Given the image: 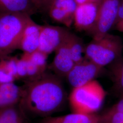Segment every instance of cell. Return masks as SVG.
Returning a JSON list of instances; mask_svg holds the SVG:
<instances>
[{
  "instance_id": "5",
  "label": "cell",
  "mask_w": 123,
  "mask_h": 123,
  "mask_svg": "<svg viewBox=\"0 0 123 123\" xmlns=\"http://www.w3.org/2000/svg\"><path fill=\"white\" fill-rule=\"evenodd\" d=\"M120 0H101L96 26L91 33L93 39H100L113 29L117 20Z\"/></svg>"
},
{
  "instance_id": "15",
  "label": "cell",
  "mask_w": 123,
  "mask_h": 123,
  "mask_svg": "<svg viewBox=\"0 0 123 123\" xmlns=\"http://www.w3.org/2000/svg\"><path fill=\"white\" fill-rule=\"evenodd\" d=\"M19 103L0 108V123H29Z\"/></svg>"
},
{
  "instance_id": "17",
  "label": "cell",
  "mask_w": 123,
  "mask_h": 123,
  "mask_svg": "<svg viewBox=\"0 0 123 123\" xmlns=\"http://www.w3.org/2000/svg\"><path fill=\"white\" fill-rule=\"evenodd\" d=\"M68 47L75 63L81 61L84 59L85 45L83 39L71 31L67 39Z\"/></svg>"
},
{
  "instance_id": "10",
  "label": "cell",
  "mask_w": 123,
  "mask_h": 123,
  "mask_svg": "<svg viewBox=\"0 0 123 123\" xmlns=\"http://www.w3.org/2000/svg\"><path fill=\"white\" fill-rule=\"evenodd\" d=\"M67 39L55 52L53 62L49 66L54 74L60 78H66L75 64L68 47Z\"/></svg>"
},
{
  "instance_id": "8",
  "label": "cell",
  "mask_w": 123,
  "mask_h": 123,
  "mask_svg": "<svg viewBox=\"0 0 123 123\" xmlns=\"http://www.w3.org/2000/svg\"><path fill=\"white\" fill-rule=\"evenodd\" d=\"M100 3H90L78 5L74 14L76 29L91 34L96 24Z\"/></svg>"
},
{
  "instance_id": "6",
  "label": "cell",
  "mask_w": 123,
  "mask_h": 123,
  "mask_svg": "<svg viewBox=\"0 0 123 123\" xmlns=\"http://www.w3.org/2000/svg\"><path fill=\"white\" fill-rule=\"evenodd\" d=\"M70 32L66 27L42 25L38 50L48 55L55 52L65 42Z\"/></svg>"
},
{
  "instance_id": "11",
  "label": "cell",
  "mask_w": 123,
  "mask_h": 123,
  "mask_svg": "<svg viewBox=\"0 0 123 123\" xmlns=\"http://www.w3.org/2000/svg\"><path fill=\"white\" fill-rule=\"evenodd\" d=\"M41 26L31 18L23 31L18 49L25 53H31L37 50Z\"/></svg>"
},
{
  "instance_id": "9",
  "label": "cell",
  "mask_w": 123,
  "mask_h": 123,
  "mask_svg": "<svg viewBox=\"0 0 123 123\" xmlns=\"http://www.w3.org/2000/svg\"><path fill=\"white\" fill-rule=\"evenodd\" d=\"M77 6L75 0H55L48 14L54 22L69 27L74 23Z\"/></svg>"
},
{
  "instance_id": "13",
  "label": "cell",
  "mask_w": 123,
  "mask_h": 123,
  "mask_svg": "<svg viewBox=\"0 0 123 123\" xmlns=\"http://www.w3.org/2000/svg\"><path fill=\"white\" fill-rule=\"evenodd\" d=\"M40 123H101L100 116L95 114H82L74 113L61 116H49Z\"/></svg>"
},
{
  "instance_id": "12",
  "label": "cell",
  "mask_w": 123,
  "mask_h": 123,
  "mask_svg": "<svg viewBox=\"0 0 123 123\" xmlns=\"http://www.w3.org/2000/svg\"><path fill=\"white\" fill-rule=\"evenodd\" d=\"M38 12L34 0H0V15L24 13L31 16Z\"/></svg>"
},
{
  "instance_id": "3",
  "label": "cell",
  "mask_w": 123,
  "mask_h": 123,
  "mask_svg": "<svg viewBox=\"0 0 123 123\" xmlns=\"http://www.w3.org/2000/svg\"><path fill=\"white\" fill-rule=\"evenodd\" d=\"M105 96V90L95 79L74 88L69 101L74 113L93 114L100 109Z\"/></svg>"
},
{
  "instance_id": "22",
  "label": "cell",
  "mask_w": 123,
  "mask_h": 123,
  "mask_svg": "<svg viewBox=\"0 0 123 123\" xmlns=\"http://www.w3.org/2000/svg\"><path fill=\"white\" fill-rule=\"evenodd\" d=\"M78 5L90 3H100L101 0H75Z\"/></svg>"
},
{
  "instance_id": "2",
  "label": "cell",
  "mask_w": 123,
  "mask_h": 123,
  "mask_svg": "<svg viewBox=\"0 0 123 123\" xmlns=\"http://www.w3.org/2000/svg\"><path fill=\"white\" fill-rule=\"evenodd\" d=\"M31 18L24 13L0 15V59L18 49L23 31Z\"/></svg>"
},
{
  "instance_id": "1",
  "label": "cell",
  "mask_w": 123,
  "mask_h": 123,
  "mask_svg": "<svg viewBox=\"0 0 123 123\" xmlns=\"http://www.w3.org/2000/svg\"><path fill=\"white\" fill-rule=\"evenodd\" d=\"M19 105L28 117L50 116L60 110L66 98L61 78L47 72L36 79L24 82Z\"/></svg>"
},
{
  "instance_id": "23",
  "label": "cell",
  "mask_w": 123,
  "mask_h": 123,
  "mask_svg": "<svg viewBox=\"0 0 123 123\" xmlns=\"http://www.w3.org/2000/svg\"><path fill=\"white\" fill-rule=\"evenodd\" d=\"M114 28L117 31L123 32V20L120 21L119 22L116 23L113 29Z\"/></svg>"
},
{
  "instance_id": "14",
  "label": "cell",
  "mask_w": 123,
  "mask_h": 123,
  "mask_svg": "<svg viewBox=\"0 0 123 123\" xmlns=\"http://www.w3.org/2000/svg\"><path fill=\"white\" fill-rule=\"evenodd\" d=\"M22 86L14 82L0 84V108L19 104L22 96Z\"/></svg>"
},
{
  "instance_id": "4",
  "label": "cell",
  "mask_w": 123,
  "mask_h": 123,
  "mask_svg": "<svg viewBox=\"0 0 123 123\" xmlns=\"http://www.w3.org/2000/svg\"><path fill=\"white\" fill-rule=\"evenodd\" d=\"M123 43L119 36L109 33L85 45V57L104 68L122 56Z\"/></svg>"
},
{
  "instance_id": "20",
  "label": "cell",
  "mask_w": 123,
  "mask_h": 123,
  "mask_svg": "<svg viewBox=\"0 0 123 123\" xmlns=\"http://www.w3.org/2000/svg\"><path fill=\"white\" fill-rule=\"evenodd\" d=\"M112 108L123 114V96L121 97L119 101L113 106Z\"/></svg>"
},
{
  "instance_id": "16",
  "label": "cell",
  "mask_w": 123,
  "mask_h": 123,
  "mask_svg": "<svg viewBox=\"0 0 123 123\" xmlns=\"http://www.w3.org/2000/svg\"><path fill=\"white\" fill-rule=\"evenodd\" d=\"M108 66L114 89L122 97L123 96V56Z\"/></svg>"
},
{
  "instance_id": "19",
  "label": "cell",
  "mask_w": 123,
  "mask_h": 123,
  "mask_svg": "<svg viewBox=\"0 0 123 123\" xmlns=\"http://www.w3.org/2000/svg\"><path fill=\"white\" fill-rule=\"evenodd\" d=\"M38 12L48 13L55 0H34Z\"/></svg>"
},
{
  "instance_id": "7",
  "label": "cell",
  "mask_w": 123,
  "mask_h": 123,
  "mask_svg": "<svg viewBox=\"0 0 123 123\" xmlns=\"http://www.w3.org/2000/svg\"><path fill=\"white\" fill-rule=\"evenodd\" d=\"M104 68L84 57L75 63L66 78L73 88L78 87L92 81L103 71Z\"/></svg>"
},
{
  "instance_id": "21",
  "label": "cell",
  "mask_w": 123,
  "mask_h": 123,
  "mask_svg": "<svg viewBox=\"0 0 123 123\" xmlns=\"http://www.w3.org/2000/svg\"><path fill=\"white\" fill-rule=\"evenodd\" d=\"M122 20H123V0H120L116 24V23Z\"/></svg>"
},
{
  "instance_id": "18",
  "label": "cell",
  "mask_w": 123,
  "mask_h": 123,
  "mask_svg": "<svg viewBox=\"0 0 123 123\" xmlns=\"http://www.w3.org/2000/svg\"><path fill=\"white\" fill-rule=\"evenodd\" d=\"M101 123H123V114L111 108L100 116Z\"/></svg>"
}]
</instances>
